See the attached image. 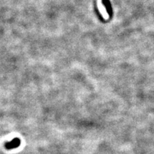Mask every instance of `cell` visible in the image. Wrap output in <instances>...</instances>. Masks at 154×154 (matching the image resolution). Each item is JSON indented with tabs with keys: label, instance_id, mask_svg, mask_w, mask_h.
<instances>
[{
	"label": "cell",
	"instance_id": "cell-1",
	"mask_svg": "<svg viewBox=\"0 0 154 154\" xmlns=\"http://www.w3.org/2000/svg\"><path fill=\"white\" fill-rule=\"evenodd\" d=\"M21 141L19 138H14L13 140H11V141L7 142V143L5 144V147L6 149L8 150H11V149H14L16 148L19 147L20 146Z\"/></svg>",
	"mask_w": 154,
	"mask_h": 154
},
{
	"label": "cell",
	"instance_id": "cell-2",
	"mask_svg": "<svg viewBox=\"0 0 154 154\" xmlns=\"http://www.w3.org/2000/svg\"><path fill=\"white\" fill-rule=\"evenodd\" d=\"M102 4L104 5L106 9L107 13L109 14V17H111L113 16V9L112 7H111V2L109 0H102Z\"/></svg>",
	"mask_w": 154,
	"mask_h": 154
}]
</instances>
